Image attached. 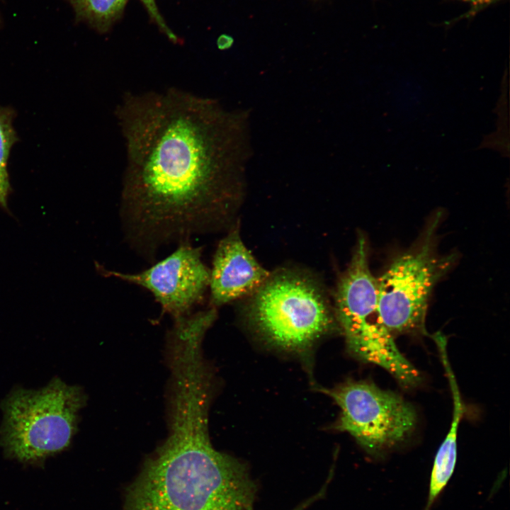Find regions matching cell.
Returning <instances> with one entry per match:
<instances>
[{
  "mask_svg": "<svg viewBox=\"0 0 510 510\" xmlns=\"http://www.w3.org/2000/svg\"><path fill=\"white\" fill-rule=\"evenodd\" d=\"M250 115L176 88L125 94L115 110L127 153L120 217L138 254L150 262L220 222L253 154Z\"/></svg>",
  "mask_w": 510,
  "mask_h": 510,
  "instance_id": "cell-1",
  "label": "cell"
},
{
  "mask_svg": "<svg viewBox=\"0 0 510 510\" xmlns=\"http://www.w3.org/2000/svg\"><path fill=\"white\" fill-rule=\"evenodd\" d=\"M146 8L151 20L171 41L177 42L178 38L168 26L156 4V0H140Z\"/></svg>",
  "mask_w": 510,
  "mask_h": 510,
  "instance_id": "cell-13",
  "label": "cell"
},
{
  "mask_svg": "<svg viewBox=\"0 0 510 510\" xmlns=\"http://www.w3.org/2000/svg\"><path fill=\"white\" fill-rule=\"evenodd\" d=\"M232 44V40L228 37H220L217 40V46L220 50L228 48Z\"/></svg>",
  "mask_w": 510,
  "mask_h": 510,
  "instance_id": "cell-14",
  "label": "cell"
},
{
  "mask_svg": "<svg viewBox=\"0 0 510 510\" xmlns=\"http://www.w3.org/2000/svg\"><path fill=\"white\" fill-rule=\"evenodd\" d=\"M202 247L190 240L178 244L164 259L137 273H123L98 266L107 278H114L146 289L174 319L191 313L205 299L210 268L202 259Z\"/></svg>",
  "mask_w": 510,
  "mask_h": 510,
  "instance_id": "cell-7",
  "label": "cell"
},
{
  "mask_svg": "<svg viewBox=\"0 0 510 510\" xmlns=\"http://www.w3.org/2000/svg\"><path fill=\"white\" fill-rule=\"evenodd\" d=\"M247 316L260 334L278 347L301 351L334 328L327 298L305 273L282 269L270 273L250 296Z\"/></svg>",
  "mask_w": 510,
  "mask_h": 510,
  "instance_id": "cell-4",
  "label": "cell"
},
{
  "mask_svg": "<svg viewBox=\"0 0 510 510\" xmlns=\"http://www.w3.org/2000/svg\"><path fill=\"white\" fill-rule=\"evenodd\" d=\"M211 395L186 382L169 393V432L130 487L126 510H254L256 486L246 466L212 446Z\"/></svg>",
  "mask_w": 510,
  "mask_h": 510,
  "instance_id": "cell-2",
  "label": "cell"
},
{
  "mask_svg": "<svg viewBox=\"0 0 510 510\" xmlns=\"http://www.w3.org/2000/svg\"><path fill=\"white\" fill-rule=\"evenodd\" d=\"M313 500H314V498H312V499H310V501H308V502L302 504L301 506H298L297 509H295V510H303V509H304L305 508H306V507L307 506V505L310 504V502H312Z\"/></svg>",
  "mask_w": 510,
  "mask_h": 510,
  "instance_id": "cell-15",
  "label": "cell"
},
{
  "mask_svg": "<svg viewBox=\"0 0 510 510\" xmlns=\"http://www.w3.org/2000/svg\"><path fill=\"white\" fill-rule=\"evenodd\" d=\"M76 16L100 33H106L123 15L128 0H68Z\"/></svg>",
  "mask_w": 510,
  "mask_h": 510,
  "instance_id": "cell-11",
  "label": "cell"
},
{
  "mask_svg": "<svg viewBox=\"0 0 510 510\" xmlns=\"http://www.w3.org/2000/svg\"><path fill=\"white\" fill-rule=\"evenodd\" d=\"M431 225L416 249L397 257L378 278V322L392 334L426 333L425 319L432 290L454 262V255L440 256L434 249Z\"/></svg>",
  "mask_w": 510,
  "mask_h": 510,
  "instance_id": "cell-5",
  "label": "cell"
},
{
  "mask_svg": "<svg viewBox=\"0 0 510 510\" xmlns=\"http://www.w3.org/2000/svg\"><path fill=\"white\" fill-rule=\"evenodd\" d=\"M453 399V419L450 429L440 446L431 473L429 496L424 510H430L434 502L450 480L457 460V436L465 407L455 375L448 376Z\"/></svg>",
  "mask_w": 510,
  "mask_h": 510,
  "instance_id": "cell-10",
  "label": "cell"
},
{
  "mask_svg": "<svg viewBox=\"0 0 510 510\" xmlns=\"http://www.w3.org/2000/svg\"><path fill=\"white\" fill-rule=\"evenodd\" d=\"M13 113L9 109L0 107V207L8 209V197L11 185L7 171V162L17 137L12 126Z\"/></svg>",
  "mask_w": 510,
  "mask_h": 510,
  "instance_id": "cell-12",
  "label": "cell"
},
{
  "mask_svg": "<svg viewBox=\"0 0 510 510\" xmlns=\"http://www.w3.org/2000/svg\"><path fill=\"white\" fill-rule=\"evenodd\" d=\"M80 387L55 378L37 390L16 388L1 404L0 442L5 453L23 463H37L67 448L84 405Z\"/></svg>",
  "mask_w": 510,
  "mask_h": 510,
  "instance_id": "cell-3",
  "label": "cell"
},
{
  "mask_svg": "<svg viewBox=\"0 0 510 510\" xmlns=\"http://www.w3.org/2000/svg\"><path fill=\"white\" fill-rule=\"evenodd\" d=\"M270 272L262 267L243 243L238 227L218 243L210 269V304L217 308L251 296Z\"/></svg>",
  "mask_w": 510,
  "mask_h": 510,
  "instance_id": "cell-8",
  "label": "cell"
},
{
  "mask_svg": "<svg viewBox=\"0 0 510 510\" xmlns=\"http://www.w3.org/2000/svg\"><path fill=\"white\" fill-rule=\"evenodd\" d=\"M334 302L335 316L346 338L376 314L378 279L370 270L368 244L362 234L347 268L339 279Z\"/></svg>",
  "mask_w": 510,
  "mask_h": 510,
  "instance_id": "cell-9",
  "label": "cell"
},
{
  "mask_svg": "<svg viewBox=\"0 0 510 510\" xmlns=\"http://www.w3.org/2000/svg\"><path fill=\"white\" fill-rule=\"evenodd\" d=\"M341 409L336 429L353 436L370 453L403 441L416 421L413 407L398 395L366 381L324 390Z\"/></svg>",
  "mask_w": 510,
  "mask_h": 510,
  "instance_id": "cell-6",
  "label": "cell"
}]
</instances>
